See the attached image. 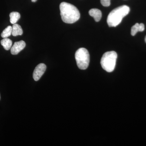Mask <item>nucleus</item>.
Returning <instances> with one entry per match:
<instances>
[{
  "label": "nucleus",
  "instance_id": "f257e3e1",
  "mask_svg": "<svg viewBox=\"0 0 146 146\" xmlns=\"http://www.w3.org/2000/svg\"><path fill=\"white\" fill-rule=\"evenodd\" d=\"M60 16L63 22L73 24L80 18V13L75 6L66 2H62L60 5Z\"/></svg>",
  "mask_w": 146,
  "mask_h": 146
},
{
  "label": "nucleus",
  "instance_id": "f03ea898",
  "mask_svg": "<svg viewBox=\"0 0 146 146\" xmlns=\"http://www.w3.org/2000/svg\"><path fill=\"white\" fill-rule=\"evenodd\" d=\"M130 11V8L127 5L119 7L112 10L108 16L107 22L109 27H115L121 22L125 16Z\"/></svg>",
  "mask_w": 146,
  "mask_h": 146
},
{
  "label": "nucleus",
  "instance_id": "7ed1b4c3",
  "mask_svg": "<svg viewBox=\"0 0 146 146\" xmlns=\"http://www.w3.org/2000/svg\"><path fill=\"white\" fill-rule=\"evenodd\" d=\"M117 54L114 51L105 53L101 60L102 68L108 72L114 70L116 66Z\"/></svg>",
  "mask_w": 146,
  "mask_h": 146
},
{
  "label": "nucleus",
  "instance_id": "20e7f679",
  "mask_svg": "<svg viewBox=\"0 0 146 146\" xmlns=\"http://www.w3.org/2000/svg\"><path fill=\"white\" fill-rule=\"evenodd\" d=\"M77 65L80 69L86 70L89 66L90 55L89 52L85 48L78 49L75 53Z\"/></svg>",
  "mask_w": 146,
  "mask_h": 146
},
{
  "label": "nucleus",
  "instance_id": "39448f33",
  "mask_svg": "<svg viewBox=\"0 0 146 146\" xmlns=\"http://www.w3.org/2000/svg\"><path fill=\"white\" fill-rule=\"evenodd\" d=\"M46 69V66L44 63H40L36 66L33 73V78L35 81L39 80L43 76Z\"/></svg>",
  "mask_w": 146,
  "mask_h": 146
},
{
  "label": "nucleus",
  "instance_id": "423d86ee",
  "mask_svg": "<svg viewBox=\"0 0 146 146\" xmlns=\"http://www.w3.org/2000/svg\"><path fill=\"white\" fill-rule=\"evenodd\" d=\"M25 46V42L23 40L15 42L13 46L11 48V52L13 55L18 54L21 51L24 49Z\"/></svg>",
  "mask_w": 146,
  "mask_h": 146
},
{
  "label": "nucleus",
  "instance_id": "0eeeda50",
  "mask_svg": "<svg viewBox=\"0 0 146 146\" xmlns=\"http://www.w3.org/2000/svg\"><path fill=\"white\" fill-rule=\"evenodd\" d=\"M89 14L94 18L96 22H98L101 19L102 13L101 11L98 9H92L89 10Z\"/></svg>",
  "mask_w": 146,
  "mask_h": 146
},
{
  "label": "nucleus",
  "instance_id": "6e6552de",
  "mask_svg": "<svg viewBox=\"0 0 146 146\" xmlns=\"http://www.w3.org/2000/svg\"><path fill=\"white\" fill-rule=\"evenodd\" d=\"M144 30H145V25L143 24H139L137 23L131 27V35L134 36L138 32L143 31Z\"/></svg>",
  "mask_w": 146,
  "mask_h": 146
},
{
  "label": "nucleus",
  "instance_id": "1a4fd4ad",
  "mask_svg": "<svg viewBox=\"0 0 146 146\" xmlns=\"http://www.w3.org/2000/svg\"><path fill=\"white\" fill-rule=\"evenodd\" d=\"M12 27V35L13 36L21 35L23 34V29L20 25L17 24H13Z\"/></svg>",
  "mask_w": 146,
  "mask_h": 146
},
{
  "label": "nucleus",
  "instance_id": "9d476101",
  "mask_svg": "<svg viewBox=\"0 0 146 146\" xmlns=\"http://www.w3.org/2000/svg\"><path fill=\"white\" fill-rule=\"evenodd\" d=\"M1 43L4 48L6 50H10L12 44V41L7 38H4L1 41Z\"/></svg>",
  "mask_w": 146,
  "mask_h": 146
},
{
  "label": "nucleus",
  "instance_id": "9b49d317",
  "mask_svg": "<svg viewBox=\"0 0 146 146\" xmlns=\"http://www.w3.org/2000/svg\"><path fill=\"white\" fill-rule=\"evenodd\" d=\"M9 17H10V23L13 25L16 24L17 21L20 19L21 18V15L20 13L18 12L13 11L10 13Z\"/></svg>",
  "mask_w": 146,
  "mask_h": 146
},
{
  "label": "nucleus",
  "instance_id": "f8f14e48",
  "mask_svg": "<svg viewBox=\"0 0 146 146\" xmlns=\"http://www.w3.org/2000/svg\"><path fill=\"white\" fill-rule=\"evenodd\" d=\"M12 27L9 26L4 30L1 34V37L3 38H7L12 34Z\"/></svg>",
  "mask_w": 146,
  "mask_h": 146
},
{
  "label": "nucleus",
  "instance_id": "ddd939ff",
  "mask_svg": "<svg viewBox=\"0 0 146 146\" xmlns=\"http://www.w3.org/2000/svg\"><path fill=\"white\" fill-rule=\"evenodd\" d=\"M100 2L104 7H109L110 5V0H100Z\"/></svg>",
  "mask_w": 146,
  "mask_h": 146
},
{
  "label": "nucleus",
  "instance_id": "4468645a",
  "mask_svg": "<svg viewBox=\"0 0 146 146\" xmlns=\"http://www.w3.org/2000/svg\"><path fill=\"white\" fill-rule=\"evenodd\" d=\"M31 1L32 2L35 3L36 2L37 0H31Z\"/></svg>",
  "mask_w": 146,
  "mask_h": 146
},
{
  "label": "nucleus",
  "instance_id": "2eb2a0df",
  "mask_svg": "<svg viewBox=\"0 0 146 146\" xmlns=\"http://www.w3.org/2000/svg\"><path fill=\"white\" fill-rule=\"evenodd\" d=\"M145 42L146 43V36H145Z\"/></svg>",
  "mask_w": 146,
  "mask_h": 146
},
{
  "label": "nucleus",
  "instance_id": "dca6fc26",
  "mask_svg": "<svg viewBox=\"0 0 146 146\" xmlns=\"http://www.w3.org/2000/svg\"><path fill=\"white\" fill-rule=\"evenodd\" d=\"M0 100H1V96H0Z\"/></svg>",
  "mask_w": 146,
  "mask_h": 146
}]
</instances>
